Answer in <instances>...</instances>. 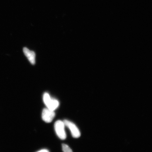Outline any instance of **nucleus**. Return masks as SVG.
<instances>
[{
    "label": "nucleus",
    "instance_id": "obj_1",
    "mask_svg": "<svg viewBox=\"0 0 152 152\" xmlns=\"http://www.w3.org/2000/svg\"><path fill=\"white\" fill-rule=\"evenodd\" d=\"M43 100L45 105L48 109L54 111L59 105V102L58 100L52 99L48 93H45L43 95Z\"/></svg>",
    "mask_w": 152,
    "mask_h": 152
},
{
    "label": "nucleus",
    "instance_id": "obj_2",
    "mask_svg": "<svg viewBox=\"0 0 152 152\" xmlns=\"http://www.w3.org/2000/svg\"><path fill=\"white\" fill-rule=\"evenodd\" d=\"M65 124L63 121H58L54 124V128L56 134L58 137L62 140H64L66 138V134L64 129Z\"/></svg>",
    "mask_w": 152,
    "mask_h": 152
},
{
    "label": "nucleus",
    "instance_id": "obj_3",
    "mask_svg": "<svg viewBox=\"0 0 152 152\" xmlns=\"http://www.w3.org/2000/svg\"><path fill=\"white\" fill-rule=\"evenodd\" d=\"M63 121L65 126H67L71 131L72 136L74 138H78L80 136V132L75 124L67 120H64Z\"/></svg>",
    "mask_w": 152,
    "mask_h": 152
},
{
    "label": "nucleus",
    "instance_id": "obj_4",
    "mask_svg": "<svg viewBox=\"0 0 152 152\" xmlns=\"http://www.w3.org/2000/svg\"><path fill=\"white\" fill-rule=\"evenodd\" d=\"M55 113L54 111L50 110L48 108L44 109L42 113V118L45 122L49 123L52 122L55 116Z\"/></svg>",
    "mask_w": 152,
    "mask_h": 152
},
{
    "label": "nucleus",
    "instance_id": "obj_5",
    "mask_svg": "<svg viewBox=\"0 0 152 152\" xmlns=\"http://www.w3.org/2000/svg\"><path fill=\"white\" fill-rule=\"evenodd\" d=\"M23 51L25 55L27 57L28 60L31 64H34L35 63V54L33 51L29 50L27 48L24 47Z\"/></svg>",
    "mask_w": 152,
    "mask_h": 152
},
{
    "label": "nucleus",
    "instance_id": "obj_6",
    "mask_svg": "<svg viewBox=\"0 0 152 152\" xmlns=\"http://www.w3.org/2000/svg\"><path fill=\"white\" fill-rule=\"evenodd\" d=\"M62 148L64 152H73L71 148L66 144H62Z\"/></svg>",
    "mask_w": 152,
    "mask_h": 152
},
{
    "label": "nucleus",
    "instance_id": "obj_7",
    "mask_svg": "<svg viewBox=\"0 0 152 152\" xmlns=\"http://www.w3.org/2000/svg\"><path fill=\"white\" fill-rule=\"evenodd\" d=\"M37 152H49L48 150L47 149H42Z\"/></svg>",
    "mask_w": 152,
    "mask_h": 152
}]
</instances>
